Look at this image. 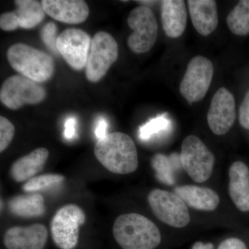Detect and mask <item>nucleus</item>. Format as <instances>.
<instances>
[{
	"label": "nucleus",
	"mask_w": 249,
	"mask_h": 249,
	"mask_svg": "<svg viewBox=\"0 0 249 249\" xmlns=\"http://www.w3.org/2000/svg\"><path fill=\"white\" fill-rule=\"evenodd\" d=\"M95 157L111 173L127 175L138 168L137 147L132 139L123 132L107 134L95 144Z\"/></svg>",
	"instance_id": "f257e3e1"
},
{
	"label": "nucleus",
	"mask_w": 249,
	"mask_h": 249,
	"mask_svg": "<svg viewBox=\"0 0 249 249\" xmlns=\"http://www.w3.org/2000/svg\"><path fill=\"white\" fill-rule=\"evenodd\" d=\"M113 235L124 249H155L161 242L155 223L138 213L123 214L116 218Z\"/></svg>",
	"instance_id": "f03ea898"
},
{
	"label": "nucleus",
	"mask_w": 249,
	"mask_h": 249,
	"mask_svg": "<svg viewBox=\"0 0 249 249\" xmlns=\"http://www.w3.org/2000/svg\"><path fill=\"white\" fill-rule=\"evenodd\" d=\"M7 59L14 70L36 83L48 81L55 70L51 55L26 44L11 46L8 49Z\"/></svg>",
	"instance_id": "7ed1b4c3"
},
{
	"label": "nucleus",
	"mask_w": 249,
	"mask_h": 249,
	"mask_svg": "<svg viewBox=\"0 0 249 249\" xmlns=\"http://www.w3.org/2000/svg\"><path fill=\"white\" fill-rule=\"evenodd\" d=\"M181 166L192 179L197 183L207 181L212 175L214 165L213 154L196 136L183 140L180 154Z\"/></svg>",
	"instance_id": "20e7f679"
},
{
	"label": "nucleus",
	"mask_w": 249,
	"mask_h": 249,
	"mask_svg": "<svg viewBox=\"0 0 249 249\" xmlns=\"http://www.w3.org/2000/svg\"><path fill=\"white\" fill-rule=\"evenodd\" d=\"M83 209L75 204L62 206L51 222V232L54 243L60 249L76 248L79 239L80 227L85 224Z\"/></svg>",
	"instance_id": "39448f33"
},
{
	"label": "nucleus",
	"mask_w": 249,
	"mask_h": 249,
	"mask_svg": "<svg viewBox=\"0 0 249 249\" xmlns=\"http://www.w3.org/2000/svg\"><path fill=\"white\" fill-rule=\"evenodd\" d=\"M119 56V47L115 39L106 31L96 33L91 39L86 77L91 83L100 81L109 71Z\"/></svg>",
	"instance_id": "423d86ee"
},
{
	"label": "nucleus",
	"mask_w": 249,
	"mask_h": 249,
	"mask_svg": "<svg viewBox=\"0 0 249 249\" xmlns=\"http://www.w3.org/2000/svg\"><path fill=\"white\" fill-rule=\"evenodd\" d=\"M46 96L47 92L42 87L20 75L9 77L0 89L1 103L13 110H17L25 105L38 104Z\"/></svg>",
	"instance_id": "0eeeda50"
},
{
	"label": "nucleus",
	"mask_w": 249,
	"mask_h": 249,
	"mask_svg": "<svg viewBox=\"0 0 249 249\" xmlns=\"http://www.w3.org/2000/svg\"><path fill=\"white\" fill-rule=\"evenodd\" d=\"M127 23L134 31L127 40L129 49L137 53L150 51L158 36V24L152 10L146 6L135 8L129 14Z\"/></svg>",
	"instance_id": "6e6552de"
},
{
	"label": "nucleus",
	"mask_w": 249,
	"mask_h": 249,
	"mask_svg": "<svg viewBox=\"0 0 249 249\" xmlns=\"http://www.w3.org/2000/svg\"><path fill=\"white\" fill-rule=\"evenodd\" d=\"M147 201L152 212L162 222L175 228L185 227L189 224L191 216L186 203L175 193L153 190Z\"/></svg>",
	"instance_id": "1a4fd4ad"
},
{
	"label": "nucleus",
	"mask_w": 249,
	"mask_h": 249,
	"mask_svg": "<svg viewBox=\"0 0 249 249\" xmlns=\"http://www.w3.org/2000/svg\"><path fill=\"white\" fill-rule=\"evenodd\" d=\"M213 65L209 59L196 56L188 64L180 84V92L189 103L204 98L213 76Z\"/></svg>",
	"instance_id": "9d476101"
},
{
	"label": "nucleus",
	"mask_w": 249,
	"mask_h": 249,
	"mask_svg": "<svg viewBox=\"0 0 249 249\" xmlns=\"http://www.w3.org/2000/svg\"><path fill=\"white\" fill-rule=\"evenodd\" d=\"M91 43V37L85 31L71 28L60 33L57 49L69 66L80 71L86 67Z\"/></svg>",
	"instance_id": "9b49d317"
},
{
	"label": "nucleus",
	"mask_w": 249,
	"mask_h": 249,
	"mask_svg": "<svg viewBox=\"0 0 249 249\" xmlns=\"http://www.w3.org/2000/svg\"><path fill=\"white\" fill-rule=\"evenodd\" d=\"M236 117L235 102L233 96L226 88H220L211 101L208 124L216 135H224L233 125Z\"/></svg>",
	"instance_id": "f8f14e48"
},
{
	"label": "nucleus",
	"mask_w": 249,
	"mask_h": 249,
	"mask_svg": "<svg viewBox=\"0 0 249 249\" xmlns=\"http://www.w3.org/2000/svg\"><path fill=\"white\" fill-rule=\"evenodd\" d=\"M48 240V231L43 224L9 228L4 235L7 249H44Z\"/></svg>",
	"instance_id": "ddd939ff"
},
{
	"label": "nucleus",
	"mask_w": 249,
	"mask_h": 249,
	"mask_svg": "<svg viewBox=\"0 0 249 249\" xmlns=\"http://www.w3.org/2000/svg\"><path fill=\"white\" fill-rule=\"evenodd\" d=\"M41 3L46 14L66 24H80L89 15V6L83 0H42Z\"/></svg>",
	"instance_id": "4468645a"
},
{
	"label": "nucleus",
	"mask_w": 249,
	"mask_h": 249,
	"mask_svg": "<svg viewBox=\"0 0 249 249\" xmlns=\"http://www.w3.org/2000/svg\"><path fill=\"white\" fill-rule=\"evenodd\" d=\"M229 195L236 207L249 211V169L242 161L232 163L229 168Z\"/></svg>",
	"instance_id": "2eb2a0df"
},
{
	"label": "nucleus",
	"mask_w": 249,
	"mask_h": 249,
	"mask_svg": "<svg viewBox=\"0 0 249 249\" xmlns=\"http://www.w3.org/2000/svg\"><path fill=\"white\" fill-rule=\"evenodd\" d=\"M188 9L193 26L199 34H212L218 24L217 7L213 0H188Z\"/></svg>",
	"instance_id": "dca6fc26"
},
{
	"label": "nucleus",
	"mask_w": 249,
	"mask_h": 249,
	"mask_svg": "<svg viewBox=\"0 0 249 249\" xmlns=\"http://www.w3.org/2000/svg\"><path fill=\"white\" fill-rule=\"evenodd\" d=\"M49 152L45 147L36 149L28 155L18 159L10 170L11 178L16 182L28 181L43 170Z\"/></svg>",
	"instance_id": "f3484780"
},
{
	"label": "nucleus",
	"mask_w": 249,
	"mask_h": 249,
	"mask_svg": "<svg viewBox=\"0 0 249 249\" xmlns=\"http://www.w3.org/2000/svg\"><path fill=\"white\" fill-rule=\"evenodd\" d=\"M161 19L165 34L172 38L181 36L186 27L187 11L183 0L161 1Z\"/></svg>",
	"instance_id": "a211bd4d"
},
{
	"label": "nucleus",
	"mask_w": 249,
	"mask_h": 249,
	"mask_svg": "<svg viewBox=\"0 0 249 249\" xmlns=\"http://www.w3.org/2000/svg\"><path fill=\"white\" fill-rule=\"evenodd\" d=\"M178 195L186 204L199 211H213L219 206V196L211 188L186 185L175 188Z\"/></svg>",
	"instance_id": "6ab92c4d"
},
{
	"label": "nucleus",
	"mask_w": 249,
	"mask_h": 249,
	"mask_svg": "<svg viewBox=\"0 0 249 249\" xmlns=\"http://www.w3.org/2000/svg\"><path fill=\"white\" fill-rule=\"evenodd\" d=\"M10 212L19 217H39L46 212L45 199L40 193L19 195L8 203Z\"/></svg>",
	"instance_id": "aec40b11"
},
{
	"label": "nucleus",
	"mask_w": 249,
	"mask_h": 249,
	"mask_svg": "<svg viewBox=\"0 0 249 249\" xmlns=\"http://www.w3.org/2000/svg\"><path fill=\"white\" fill-rule=\"evenodd\" d=\"M17 6L14 14L19 27L31 29L38 25L43 20L46 13L42 3L35 0H16Z\"/></svg>",
	"instance_id": "412c9836"
},
{
	"label": "nucleus",
	"mask_w": 249,
	"mask_h": 249,
	"mask_svg": "<svg viewBox=\"0 0 249 249\" xmlns=\"http://www.w3.org/2000/svg\"><path fill=\"white\" fill-rule=\"evenodd\" d=\"M175 164L181 165L180 155L177 153L172 154L170 157L162 154H156L151 160V165L155 170L156 178L167 185L175 183L174 169Z\"/></svg>",
	"instance_id": "4be33fe9"
},
{
	"label": "nucleus",
	"mask_w": 249,
	"mask_h": 249,
	"mask_svg": "<svg viewBox=\"0 0 249 249\" xmlns=\"http://www.w3.org/2000/svg\"><path fill=\"white\" fill-rule=\"evenodd\" d=\"M228 27L232 34L246 36L249 34V0H242L231 11L227 19Z\"/></svg>",
	"instance_id": "5701e85b"
},
{
	"label": "nucleus",
	"mask_w": 249,
	"mask_h": 249,
	"mask_svg": "<svg viewBox=\"0 0 249 249\" xmlns=\"http://www.w3.org/2000/svg\"><path fill=\"white\" fill-rule=\"evenodd\" d=\"M65 178L60 174H45L34 177L23 186L24 191L27 193H39V192L53 189L65 181Z\"/></svg>",
	"instance_id": "b1692460"
},
{
	"label": "nucleus",
	"mask_w": 249,
	"mask_h": 249,
	"mask_svg": "<svg viewBox=\"0 0 249 249\" xmlns=\"http://www.w3.org/2000/svg\"><path fill=\"white\" fill-rule=\"evenodd\" d=\"M171 124V121L167 117L166 114L158 116L141 126L139 137L142 141L150 140L155 136L170 130Z\"/></svg>",
	"instance_id": "393cba45"
},
{
	"label": "nucleus",
	"mask_w": 249,
	"mask_h": 249,
	"mask_svg": "<svg viewBox=\"0 0 249 249\" xmlns=\"http://www.w3.org/2000/svg\"><path fill=\"white\" fill-rule=\"evenodd\" d=\"M14 134V124L4 116H0V152L4 151L9 147Z\"/></svg>",
	"instance_id": "a878e982"
},
{
	"label": "nucleus",
	"mask_w": 249,
	"mask_h": 249,
	"mask_svg": "<svg viewBox=\"0 0 249 249\" xmlns=\"http://www.w3.org/2000/svg\"><path fill=\"white\" fill-rule=\"evenodd\" d=\"M57 27L53 22L46 24L41 31V39L45 45L54 52H58L57 49Z\"/></svg>",
	"instance_id": "bb28decb"
},
{
	"label": "nucleus",
	"mask_w": 249,
	"mask_h": 249,
	"mask_svg": "<svg viewBox=\"0 0 249 249\" xmlns=\"http://www.w3.org/2000/svg\"><path fill=\"white\" fill-rule=\"evenodd\" d=\"M0 27L3 31H13L19 28L14 12L5 13L0 16Z\"/></svg>",
	"instance_id": "cd10ccee"
},
{
	"label": "nucleus",
	"mask_w": 249,
	"mask_h": 249,
	"mask_svg": "<svg viewBox=\"0 0 249 249\" xmlns=\"http://www.w3.org/2000/svg\"><path fill=\"white\" fill-rule=\"evenodd\" d=\"M239 121L244 128L249 129V91L246 94L239 113Z\"/></svg>",
	"instance_id": "c85d7f7f"
},
{
	"label": "nucleus",
	"mask_w": 249,
	"mask_h": 249,
	"mask_svg": "<svg viewBox=\"0 0 249 249\" xmlns=\"http://www.w3.org/2000/svg\"><path fill=\"white\" fill-rule=\"evenodd\" d=\"M217 249H247L245 242L235 237L223 241Z\"/></svg>",
	"instance_id": "c756f323"
},
{
	"label": "nucleus",
	"mask_w": 249,
	"mask_h": 249,
	"mask_svg": "<svg viewBox=\"0 0 249 249\" xmlns=\"http://www.w3.org/2000/svg\"><path fill=\"white\" fill-rule=\"evenodd\" d=\"M64 137L67 140H72L76 137V120L75 118H69L65 121Z\"/></svg>",
	"instance_id": "7c9ffc66"
},
{
	"label": "nucleus",
	"mask_w": 249,
	"mask_h": 249,
	"mask_svg": "<svg viewBox=\"0 0 249 249\" xmlns=\"http://www.w3.org/2000/svg\"><path fill=\"white\" fill-rule=\"evenodd\" d=\"M108 124L107 121L104 118L98 119L96 124L95 134L98 140L104 138L107 134Z\"/></svg>",
	"instance_id": "2f4dec72"
},
{
	"label": "nucleus",
	"mask_w": 249,
	"mask_h": 249,
	"mask_svg": "<svg viewBox=\"0 0 249 249\" xmlns=\"http://www.w3.org/2000/svg\"><path fill=\"white\" fill-rule=\"evenodd\" d=\"M214 246L212 243H203L201 242H196L193 245L192 249H213Z\"/></svg>",
	"instance_id": "473e14b6"
},
{
	"label": "nucleus",
	"mask_w": 249,
	"mask_h": 249,
	"mask_svg": "<svg viewBox=\"0 0 249 249\" xmlns=\"http://www.w3.org/2000/svg\"><path fill=\"white\" fill-rule=\"evenodd\" d=\"M137 2H140L142 4H152L154 3L157 2L155 1H137Z\"/></svg>",
	"instance_id": "72a5a7b5"
}]
</instances>
